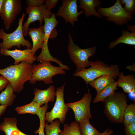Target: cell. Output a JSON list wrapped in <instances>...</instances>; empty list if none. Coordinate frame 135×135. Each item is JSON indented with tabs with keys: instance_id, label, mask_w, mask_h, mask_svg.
<instances>
[{
	"instance_id": "6da1fadb",
	"label": "cell",
	"mask_w": 135,
	"mask_h": 135,
	"mask_svg": "<svg viewBox=\"0 0 135 135\" xmlns=\"http://www.w3.org/2000/svg\"><path fill=\"white\" fill-rule=\"evenodd\" d=\"M32 66L27 62H22L18 64L0 68V74L8 80L14 92L19 93L23 89L25 83L30 79Z\"/></svg>"
},
{
	"instance_id": "7a4b0ae2",
	"label": "cell",
	"mask_w": 135,
	"mask_h": 135,
	"mask_svg": "<svg viewBox=\"0 0 135 135\" xmlns=\"http://www.w3.org/2000/svg\"><path fill=\"white\" fill-rule=\"evenodd\" d=\"M103 102L104 112L109 120L114 123L122 124L124 111L128 105L126 95L115 92Z\"/></svg>"
},
{
	"instance_id": "3957f363",
	"label": "cell",
	"mask_w": 135,
	"mask_h": 135,
	"mask_svg": "<svg viewBox=\"0 0 135 135\" xmlns=\"http://www.w3.org/2000/svg\"><path fill=\"white\" fill-rule=\"evenodd\" d=\"M90 67L78 72H76L73 74L74 76L82 78L87 85L98 77L104 74H108L117 79L120 72L118 66L106 64L102 61L96 60L90 61Z\"/></svg>"
},
{
	"instance_id": "277c9868",
	"label": "cell",
	"mask_w": 135,
	"mask_h": 135,
	"mask_svg": "<svg viewBox=\"0 0 135 135\" xmlns=\"http://www.w3.org/2000/svg\"><path fill=\"white\" fill-rule=\"evenodd\" d=\"M56 16L55 14L53 13L50 18H45L44 19V38L41 52L36 57V60L37 62H54L58 64L61 68L69 70L70 68L68 66L63 64L61 61L52 57L48 50V43L49 39H53L57 32L55 28L58 24L59 22L56 20Z\"/></svg>"
},
{
	"instance_id": "5b68a950",
	"label": "cell",
	"mask_w": 135,
	"mask_h": 135,
	"mask_svg": "<svg viewBox=\"0 0 135 135\" xmlns=\"http://www.w3.org/2000/svg\"><path fill=\"white\" fill-rule=\"evenodd\" d=\"M68 52L70 58L75 64L76 68V72H80L90 66L88 58L95 54L96 47L94 46L85 49L80 48L74 42L72 36L69 33Z\"/></svg>"
},
{
	"instance_id": "8992f818",
	"label": "cell",
	"mask_w": 135,
	"mask_h": 135,
	"mask_svg": "<svg viewBox=\"0 0 135 135\" xmlns=\"http://www.w3.org/2000/svg\"><path fill=\"white\" fill-rule=\"evenodd\" d=\"M32 74L29 80L31 84H34L36 82L42 81L45 84L53 83L52 77L57 74L64 75L66 74L64 70L59 66L52 65L50 62L42 61L38 64L32 66Z\"/></svg>"
},
{
	"instance_id": "52a82bcc",
	"label": "cell",
	"mask_w": 135,
	"mask_h": 135,
	"mask_svg": "<svg viewBox=\"0 0 135 135\" xmlns=\"http://www.w3.org/2000/svg\"><path fill=\"white\" fill-rule=\"evenodd\" d=\"M25 16V13L23 12L21 17L18 20V27L12 32L7 33L3 29H0V39L2 40V42L0 43V48L8 50L16 46L20 48L21 46H26L27 48H32L31 44L28 40L25 39L23 33L22 24Z\"/></svg>"
},
{
	"instance_id": "ba28073f",
	"label": "cell",
	"mask_w": 135,
	"mask_h": 135,
	"mask_svg": "<svg viewBox=\"0 0 135 135\" xmlns=\"http://www.w3.org/2000/svg\"><path fill=\"white\" fill-rule=\"evenodd\" d=\"M96 11L107 20L114 22L116 25L122 26L132 20V15L127 12L121 4L120 0H116L112 6L108 8L100 7Z\"/></svg>"
},
{
	"instance_id": "9c48e42d",
	"label": "cell",
	"mask_w": 135,
	"mask_h": 135,
	"mask_svg": "<svg viewBox=\"0 0 135 135\" xmlns=\"http://www.w3.org/2000/svg\"><path fill=\"white\" fill-rule=\"evenodd\" d=\"M65 84L56 88L55 96L56 97L54 105L51 110L46 113L45 120L51 123L58 118L60 124H63L66 118L67 113L70 108L65 104L64 100V90Z\"/></svg>"
},
{
	"instance_id": "30bf717a",
	"label": "cell",
	"mask_w": 135,
	"mask_h": 135,
	"mask_svg": "<svg viewBox=\"0 0 135 135\" xmlns=\"http://www.w3.org/2000/svg\"><path fill=\"white\" fill-rule=\"evenodd\" d=\"M92 98V95L89 92L80 100L66 104L73 111L76 121L79 122L84 119L92 118L90 105Z\"/></svg>"
},
{
	"instance_id": "8fae6325",
	"label": "cell",
	"mask_w": 135,
	"mask_h": 135,
	"mask_svg": "<svg viewBox=\"0 0 135 135\" xmlns=\"http://www.w3.org/2000/svg\"><path fill=\"white\" fill-rule=\"evenodd\" d=\"M22 10L20 0H4L0 15L6 30L10 29Z\"/></svg>"
},
{
	"instance_id": "7c38bea8",
	"label": "cell",
	"mask_w": 135,
	"mask_h": 135,
	"mask_svg": "<svg viewBox=\"0 0 135 135\" xmlns=\"http://www.w3.org/2000/svg\"><path fill=\"white\" fill-rule=\"evenodd\" d=\"M25 10L26 14L28 16L22 26L23 33L25 36L28 34V30L30 24L38 20L40 25H42L44 19L50 18L53 13L48 10L45 4L37 7H27Z\"/></svg>"
},
{
	"instance_id": "4fadbf2b",
	"label": "cell",
	"mask_w": 135,
	"mask_h": 135,
	"mask_svg": "<svg viewBox=\"0 0 135 135\" xmlns=\"http://www.w3.org/2000/svg\"><path fill=\"white\" fill-rule=\"evenodd\" d=\"M76 0H62L61 6L59 7L56 16L62 18L66 23L70 22L74 26L75 22L78 21V16L84 12L82 10L78 11Z\"/></svg>"
},
{
	"instance_id": "5bb4252c",
	"label": "cell",
	"mask_w": 135,
	"mask_h": 135,
	"mask_svg": "<svg viewBox=\"0 0 135 135\" xmlns=\"http://www.w3.org/2000/svg\"><path fill=\"white\" fill-rule=\"evenodd\" d=\"M0 54L5 56H9L13 58L14 60V64H18L20 62L26 61L32 64L36 60L35 55L32 54L31 49L27 48L20 50L16 48L14 50L0 48Z\"/></svg>"
},
{
	"instance_id": "9a60e30c",
	"label": "cell",
	"mask_w": 135,
	"mask_h": 135,
	"mask_svg": "<svg viewBox=\"0 0 135 135\" xmlns=\"http://www.w3.org/2000/svg\"><path fill=\"white\" fill-rule=\"evenodd\" d=\"M55 87L52 85L44 90L35 88L34 92V97L32 101L36 102L41 106L48 104V102H53L55 100Z\"/></svg>"
},
{
	"instance_id": "2e32d148",
	"label": "cell",
	"mask_w": 135,
	"mask_h": 135,
	"mask_svg": "<svg viewBox=\"0 0 135 135\" xmlns=\"http://www.w3.org/2000/svg\"><path fill=\"white\" fill-rule=\"evenodd\" d=\"M28 34L32 42V53L35 55L37 50L39 49H42L43 46L45 36L44 26L42 25L38 28H29Z\"/></svg>"
},
{
	"instance_id": "e0dca14e",
	"label": "cell",
	"mask_w": 135,
	"mask_h": 135,
	"mask_svg": "<svg viewBox=\"0 0 135 135\" xmlns=\"http://www.w3.org/2000/svg\"><path fill=\"white\" fill-rule=\"evenodd\" d=\"M116 81L118 86L122 88L124 93L132 94L135 99V78L134 74L125 75L120 72Z\"/></svg>"
},
{
	"instance_id": "ac0fdd59",
	"label": "cell",
	"mask_w": 135,
	"mask_h": 135,
	"mask_svg": "<svg viewBox=\"0 0 135 135\" xmlns=\"http://www.w3.org/2000/svg\"><path fill=\"white\" fill-rule=\"evenodd\" d=\"M17 120L15 118H4L0 124V131L5 135H29L20 131L17 126Z\"/></svg>"
},
{
	"instance_id": "d6986e66",
	"label": "cell",
	"mask_w": 135,
	"mask_h": 135,
	"mask_svg": "<svg viewBox=\"0 0 135 135\" xmlns=\"http://www.w3.org/2000/svg\"><path fill=\"white\" fill-rule=\"evenodd\" d=\"M79 7L84 10L85 16L89 18L94 16L102 19V16L96 10L95 8L100 7L101 2L100 0H80Z\"/></svg>"
},
{
	"instance_id": "ffe728a7",
	"label": "cell",
	"mask_w": 135,
	"mask_h": 135,
	"mask_svg": "<svg viewBox=\"0 0 135 135\" xmlns=\"http://www.w3.org/2000/svg\"><path fill=\"white\" fill-rule=\"evenodd\" d=\"M122 35L115 41L110 42L108 45L110 49L114 48L118 44L122 43L129 45L135 46V31L130 32L122 30Z\"/></svg>"
},
{
	"instance_id": "44dd1931",
	"label": "cell",
	"mask_w": 135,
	"mask_h": 135,
	"mask_svg": "<svg viewBox=\"0 0 135 135\" xmlns=\"http://www.w3.org/2000/svg\"><path fill=\"white\" fill-rule=\"evenodd\" d=\"M115 78L112 76L104 74L100 76L90 82L89 84L94 88L97 93L101 91L106 87L115 80Z\"/></svg>"
},
{
	"instance_id": "7402d4cb",
	"label": "cell",
	"mask_w": 135,
	"mask_h": 135,
	"mask_svg": "<svg viewBox=\"0 0 135 135\" xmlns=\"http://www.w3.org/2000/svg\"><path fill=\"white\" fill-rule=\"evenodd\" d=\"M118 86L116 81H113L100 92L97 93L96 96L93 101L94 103L99 102H103L107 98L113 94L117 90Z\"/></svg>"
},
{
	"instance_id": "603a6c76",
	"label": "cell",
	"mask_w": 135,
	"mask_h": 135,
	"mask_svg": "<svg viewBox=\"0 0 135 135\" xmlns=\"http://www.w3.org/2000/svg\"><path fill=\"white\" fill-rule=\"evenodd\" d=\"M14 90L9 83L5 89L0 93V105L7 106H12L16 97Z\"/></svg>"
},
{
	"instance_id": "cb8c5ba5",
	"label": "cell",
	"mask_w": 135,
	"mask_h": 135,
	"mask_svg": "<svg viewBox=\"0 0 135 135\" xmlns=\"http://www.w3.org/2000/svg\"><path fill=\"white\" fill-rule=\"evenodd\" d=\"M40 107L37 103L32 101L25 105L17 107L15 110L19 114H29L36 115Z\"/></svg>"
},
{
	"instance_id": "d4e9b609",
	"label": "cell",
	"mask_w": 135,
	"mask_h": 135,
	"mask_svg": "<svg viewBox=\"0 0 135 135\" xmlns=\"http://www.w3.org/2000/svg\"><path fill=\"white\" fill-rule=\"evenodd\" d=\"M79 128L81 135H99L101 133L91 124L88 119L80 122Z\"/></svg>"
},
{
	"instance_id": "484cf974",
	"label": "cell",
	"mask_w": 135,
	"mask_h": 135,
	"mask_svg": "<svg viewBox=\"0 0 135 135\" xmlns=\"http://www.w3.org/2000/svg\"><path fill=\"white\" fill-rule=\"evenodd\" d=\"M135 122V104L128 105L123 115L122 123L124 126Z\"/></svg>"
},
{
	"instance_id": "4316f807",
	"label": "cell",
	"mask_w": 135,
	"mask_h": 135,
	"mask_svg": "<svg viewBox=\"0 0 135 135\" xmlns=\"http://www.w3.org/2000/svg\"><path fill=\"white\" fill-rule=\"evenodd\" d=\"M79 126V122L76 121L72 122L70 124H65L59 135H81Z\"/></svg>"
},
{
	"instance_id": "83f0119b",
	"label": "cell",
	"mask_w": 135,
	"mask_h": 135,
	"mask_svg": "<svg viewBox=\"0 0 135 135\" xmlns=\"http://www.w3.org/2000/svg\"><path fill=\"white\" fill-rule=\"evenodd\" d=\"M60 124L58 119H56L50 123L45 124L44 131L46 135H59L61 131Z\"/></svg>"
},
{
	"instance_id": "f1b7e54d",
	"label": "cell",
	"mask_w": 135,
	"mask_h": 135,
	"mask_svg": "<svg viewBox=\"0 0 135 135\" xmlns=\"http://www.w3.org/2000/svg\"><path fill=\"white\" fill-rule=\"evenodd\" d=\"M122 5H124L123 8L128 13L132 15L135 12V0H120Z\"/></svg>"
},
{
	"instance_id": "f546056e",
	"label": "cell",
	"mask_w": 135,
	"mask_h": 135,
	"mask_svg": "<svg viewBox=\"0 0 135 135\" xmlns=\"http://www.w3.org/2000/svg\"><path fill=\"white\" fill-rule=\"evenodd\" d=\"M45 2L44 0H27L26 3L28 7H34L44 4Z\"/></svg>"
},
{
	"instance_id": "4dcf8cb0",
	"label": "cell",
	"mask_w": 135,
	"mask_h": 135,
	"mask_svg": "<svg viewBox=\"0 0 135 135\" xmlns=\"http://www.w3.org/2000/svg\"><path fill=\"white\" fill-rule=\"evenodd\" d=\"M125 135H135V122L125 126Z\"/></svg>"
},
{
	"instance_id": "1f68e13d",
	"label": "cell",
	"mask_w": 135,
	"mask_h": 135,
	"mask_svg": "<svg viewBox=\"0 0 135 135\" xmlns=\"http://www.w3.org/2000/svg\"><path fill=\"white\" fill-rule=\"evenodd\" d=\"M58 2V0H46L45 4L48 10L50 11L52 9L56 7Z\"/></svg>"
},
{
	"instance_id": "d6a6232c",
	"label": "cell",
	"mask_w": 135,
	"mask_h": 135,
	"mask_svg": "<svg viewBox=\"0 0 135 135\" xmlns=\"http://www.w3.org/2000/svg\"><path fill=\"white\" fill-rule=\"evenodd\" d=\"M10 83L8 80L2 76H0V92L5 88Z\"/></svg>"
},
{
	"instance_id": "836d02e7",
	"label": "cell",
	"mask_w": 135,
	"mask_h": 135,
	"mask_svg": "<svg viewBox=\"0 0 135 135\" xmlns=\"http://www.w3.org/2000/svg\"><path fill=\"white\" fill-rule=\"evenodd\" d=\"M45 123L43 122H40V126L38 128L34 131L35 134H38L39 135H45L44 127Z\"/></svg>"
},
{
	"instance_id": "e575fe53",
	"label": "cell",
	"mask_w": 135,
	"mask_h": 135,
	"mask_svg": "<svg viewBox=\"0 0 135 135\" xmlns=\"http://www.w3.org/2000/svg\"><path fill=\"white\" fill-rule=\"evenodd\" d=\"M114 133V131L112 129L108 128L106 129L102 133H101L99 135H116L113 134Z\"/></svg>"
},
{
	"instance_id": "d590c367",
	"label": "cell",
	"mask_w": 135,
	"mask_h": 135,
	"mask_svg": "<svg viewBox=\"0 0 135 135\" xmlns=\"http://www.w3.org/2000/svg\"><path fill=\"white\" fill-rule=\"evenodd\" d=\"M7 107L6 106L0 105V117L5 112Z\"/></svg>"
},
{
	"instance_id": "8d00e7d4",
	"label": "cell",
	"mask_w": 135,
	"mask_h": 135,
	"mask_svg": "<svg viewBox=\"0 0 135 135\" xmlns=\"http://www.w3.org/2000/svg\"><path fill=\"white\" fill-rule=\"evenodd\" d=\"M126 69H128L130 71L135 72V64L134 63L131 65L127 66L126 68Z\"/></svg>"
},
{
	"instance_id": "74e56055",
	"label": "cell",
	"mask_w": 135,
	"mask_h": 135,
	"mask_svg": "<svg viewBox=\"0 0 135 135\" xmlns=\"http://www.w3.org/2000/svg\"><path fill=\"white\" fill-rule=\"evenodd\" d=\"M127 25V28L128 30L131 31H135V25H130L128 24Z\"/></svg>"
},
{
	"instance_id": "f35d334b",
	"label": "cell",
	"mask_w": 135,
	"mask_h": 135,
	"mask_svg": "<svg viewBox=\"0 0 135 135\" xmlns=\"http://www.w3.org/2000/svg\"><path fill=\"white\" fill-rule=\"evenodd\" d=\"M4 0H0V13L1 11Z\"/></svg>"
},
{
	"instance_id": "ab89813d",
	"label": "cell",
	"mask_w": 135,
	"mask_h": 135,
	"mask_svg": "<svg viewBox=\"0 0 135 135\" xmlns=\"http://www.w3.org/2000/svg\"></svg>"
}]
</instances>
